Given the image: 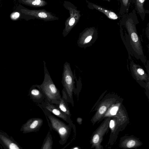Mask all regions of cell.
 Returning <instances> with one entry per match:
<instances>
[{
  "instance_id": "cell-1",
  "label": "cell",
  "mask_w": 149,
  "mask_h": 149,
  "mask_svg": "<svg viewBox=\"0 0 149 149\" xmlns=\"http://www.w3.org/2000/svg\"><path fill=\"white\" fill-rule=\"evenodd\" d=\"M38 106L42 109L46 116L51 129L55 131L58 134L60 138L59 143L61 145L64 144L70 136L72 127L56 118L46 109L40 106Z\"/></svg>"
},
{
  "instance_id": "cell-2",
  "label": "cell",
  "mask_w": 149,
  "mask_h": 149,
  "mask_svg": "<svg viewBox=\"0 0 149 149\" xmlns=\"http://www.w3.org/2000/svg\"><path fill=\"white\" fill-rule=\"evenodd\" d=\"M44 77L42 83L39 85L44 92L46 99L49 102L55 104L58 103L61 97L59 91L52 80L47 69L46 63L43 61Z\"/></svg>"
},
{
  "instance_id": "cell-3",
  "label": "cell",
  "mask_w": 149,
  "mask_h": 149,
  "mask_svg": "<svg viewBox=\"0 0 149 149\" xmlns=\"http://www.w3.org/2000/svg\"><path fill=\"white\" fill-rule=\"evenodd\" d=\"M73 72L69 63L66 62L64 64L62 83L63 88L62 91L65 93L68 102L71 103L73 107L74 102L73 94L74 85Z\"/></svg>"
},
{
  "instance_id": "cell-4",
  "label": "cell",
  "mask_w": 149,
  "mask_h": 149,
  "mask_svg": "<svg viewBox=\"0 0 149 149\" xmlns=\"http://www.w3.org/2000/svg\"><path fill=\"white\" fill-rule=\"evenodd\" d=\"M37 106H40L52 114L62 119L72 127L74 125L71 117L61 111L55 104L49 102L46 99L41 104L37 103Z\"/></svg>"
},
{
  "instance_id": "cell-5",
  "label": "cell",
  "mask_w": 149,
  "mask_h": 149,
  "mask_svg": "<svg viewBox=\"0 0 149 149\" xmlns=\"http://www.w3.org/2000/svg\"><path fill=\"white\" fill-rule=\"evenodd\" d=\"M17 10L23 14L33 16L37 18L48 19L54 18L50 14L44 11L21 8L19 6Z\"/></svg>"
},
{
  "instance_id": "cell-6",
  "label": "cell",
  "mask_w": 149,
  "mask_h": 149,
  "mask_svg": "<svg viewBox=\"0 0 149 149\" xmlns=\"http://www.w3.org/2000/svg\"><path fill=\"white\" fill-rule=\"evenodd\" d=\"M33 100L37 103L41 104L46 98L45 96L39 85H35L30 91Z\"/></svg>"
},
{
  "instance_id": "cell-7",
  "label": "cell",
  "mask_w": 149,
  "mask_h": 149,
  "mask_svg": "<svg viewBox=\"0 0 149 149\" xmlns=\"http://www.w3.org/2000/svg\"><path fill=\"white\" fill-rule=\"evenodd\" d=\"M68 102L65 93L62 91V96L59 99L58 103L55 104L61 111L71 117Z\"/></svg>"
},
{
  "instance_id": "cell-8",
  "label": "cell",
  "mask_w": 149,
  "mask_h": 149,
  "mask_svg": "<svg viewBox=\"0 0 149 149\" xmlns=\"http://www.w3.org/2000/svg\"><path fill=\"white\" fill-rule=\"evenodd\" d=\"M43 120L40 118H35L30 121L29 128L30 131H38L43 124Z\"/></svg>"
},
{
  "instance_id": "cell-9",
  "label": "cell",
  "mask_w": 149,
  "mask_h": 149,
  "mask_svg": "<svg viewBox=\"0 0 149 149\" xmlns=\"http://www.w3.org/2000/svg\"><path fill=\"white\" fill-rule=\"evenodd\" d=\"M22 4L34 7H42L45 5L46 3L43 0H18Z\"/></svg>"
},
{
  "instance_id": "cell-10",
  "label": "cell",
  "mask_w": 149,
  "mask_h": 149,
  "mask_svg": "<svg viewBox=\"0 0 149 149\" xmlns=\"http://www.w3.org/2000/svg\"><path fill=\"white\" fill-rule=\"evenodd\" d=\"M52 138L49 131L43 141L41 148V149H52Z\"/></svg>"
},
{
  "instance_id": "cell-11",
  "label": "cell",
  "mask_w": 149,
  "mask_h": 149,
  "mask_svg": "<svg viewBox=\"0 0 149 149\" xmlns=\"http://www.w3.org/2000/svg\"><path fill=\"white\" fill-rule=\"evenodd\" d=\"M93 6L95 8L103 13L109 18L113 19H116L118 18V16L114 13L106 10L96 5H93Z\"/></svg>"
},
{
  "instance_id": "cell-12",
  "label": "cell",
  "mask_w": 149,
  "mask_h": 149,
  "mask_svg": "<svg viewBox=\"0 0 149 149\" xmlns=\"http://www.w3.org/2000/svg\"><path fill=\"white\" fill-rule=\"evenodd\" d=\"M107 108V107L106 106H102L99 108L98 111V114L100 116L102 115L105 112Z\"/></svg>"
},
{
  "instance_id": "cell-13",
  "label": "cell",
  "mask_w": 149,
  "mask_h": 149,
  "mask_svg": "<svg viewBox=\"0 0 149 149\" xmlns=\"http://www.w3.org/2000/svg\"><path fill=\"white\" fill-rule=\"evenodd\" d=\"M136 144V141L133 140H129L127 143V146L128 148H132L135 146Z\"/></svg>"
},
{
  "instance_id": "cell-14",
  "label": "cell",
  "mask_w": 149,
  "mask_h": 149,
  "mask_svg": "<svg viewBox=\"0 0 149 149\" xmlns=\"http://www.w3.org/2000/svg\"><path fill=\"white\" fill-rule=\"evenodd\" d=\"M19 15V13L18 12H14L11 14L10 17L12 19L15 20L18 18Z\"/></svg>"
},
{
  "instance_id": "cell-15",
  "label": "cell",
  "mask_w": 149,
  "mask_h": 149,
  "mask_svg": "<svg viewBox=\"0 0 149 149\" xmlns=\"http://www.w3.org/2000/svg\"><path fill=\"white\" fill-rule=\"evenodd\" d=\"M131 37L133 42H136L138 41V36L136 33L134 32L132 33L131 35Z\"/></svg>"
},
{
  "instance_id": "cell-16",
  "label": "cell",
  "mask_w": 149,
  "mask_h": 149,
  "mask_svg": "<svg viewBox=\"0 0 149 149\" xmlns=\"http://www.w3.org/2000/svg\"><path fill=\"white\" fill-rule=\"evenodd\" d=\"M118 109V107H113L110 111V113L112 115H114L116 114Z\"/></svg>"
},
{
  "instance_id": "cell-17",
  "label": "cell",
  "mask_w": 149,
  "mask_h": 149,
  "mask_svg": "<svg viewBox=\"0 0 149 149\" xmlns=\"http://www.w3.org/2000/svg\"><path fill=\"white\" fill-rule=\"evenodd\" d=\"M9 148L10 149H19V148L15 144L12 143H10L9 146Z\"/></svg>"
},
{
  "instance_id": "cell-18",
  "label": "cell",
  "mask_w": 149,
  "mask_h": 149,
  "mask_svg": "<svg viewBox=\"0 0 149 149\" xmlns=\"http://www.w3.org/2000/svg\"><path fill=\"white\" fill-rule=\"evenodd\" d=\"M92 38V37L91 36H88L85 39L83 42V43H86L89 42Z\"/></svg>"
},
{
  "instance_id": "cell-19",
  "label": "cell",
  "mask_w": 149,
  "mask_h": 149,
  "mask_svg": "<svg viewBox=\"0 0 149 149\" xmlns=\"http://www.w3.org/2000/svg\"><path fill=\"white\" fill-rule=\"evenodd\" d=\"M137 72L140 75H142L144 74V70L140 68H139L137 70Z\"/></svg>"
},
{
  "instance_id": "cell-20",
  "label": "cell",
  "mask_w": 149,
  "mask_h": 149,
  "mask_svg": "<svg viewBox=\"0 0 149 149\" xmlns=\"http://www.w3.org/2000/svg\"><path fill=\"white\" fill-rule=\"evenodd\" d=\"M114 126V122L113 120H111L110 123V127L111 128H112Z\"/></svg>"
},
{
  "instance_id": "cell-21",
  "label": "cell",
  "mask_w": 149,
  "mask_h": 149,
  "mask_svg": "<svg viewBox=\"0 0 149 149\" xmlns=\"http://www.w3.org/2000/svg\"><path fill=\"white\" fill-rule=\"evenodd\" d=\"M82 120V118H78L77 119V122L78 124H81V123Z\"/></svg>"
},
{
  "instance_id": "cell-22",
  "label": "cell",
  "mask_w": 149,
  "mask_h": 149,
  "mask_svg": "<svg viewBox=\"0 0 149 149\" xmlns=\"http://www.w3.org/2000/svg\"><path fill=\"white\" fill-rule=\"evenodd\" d=\"M137 2H139V3L142 4L144 2L145 0H137Z\"/></svg>"
},
{
  "instance_id": "cell-23",
  "label": "cell",
  "mask_w": 149,
  "mask_h": 149,
  "mask_svg": "<svg viewBox=\"0 0 149 149\" xmlns=\"http://www.w3.org/2000/svg\"><path fill=\"white\" fill-rule=\"evenodd\" d=\"M80 148L79 147V146H74V147H73L72 148H71V149H79Z\"/></svg>"
}]
</instances>
